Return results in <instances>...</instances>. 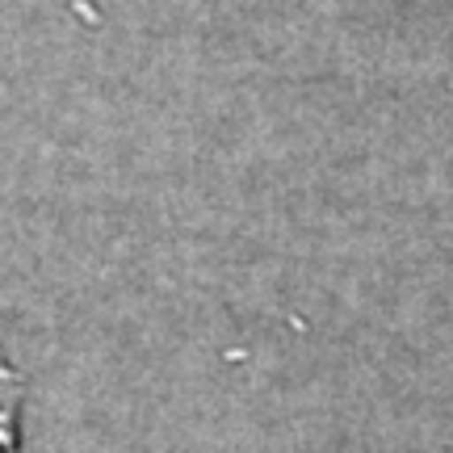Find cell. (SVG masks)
Wrapping results in <instances>:
<instances>
[{"label": "cell", "mask_w": 453, "mask_h": 453, "mask_svg": "<svg viewBox=\"0 0 453 453\" xmlns=\"http://www.w3.org/2000/svg\"><path fill=\"white\" fill-rule=\"evenodd\" d=\"M0 453H17V399L4 361H0Z\"/></svg>", "instance_id": "obj_1"}]
</instances>
